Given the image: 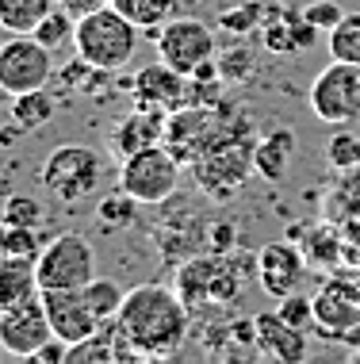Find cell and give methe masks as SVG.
<instances>
[{"instance_id": "2", "label": "cell", "mask_w": 360, "mask_h": 364, "mask_svg": "<svg viewBox=\"0 0 360 364\" xmlns=\"http://www.w3.org/2000/svg\"><path fill=\"white\" fill-rule=\"evenodd\" d=\"M138 35H142V27L131 23L115 4H108V8H96V12L77 19L73 50L77 58L96 65V70L115 73L123 65H131L134 50H138Z\"/></svg>"}, {"instance_id": "32", "label": "cell", "mask_w": 360, "mask_h": 364, "mask_svg": "<svg viewBox=\"0 0 360 364\" xmlns=\"http://www.w3.org/2000/svg\"><path fill=\"white\" fill-rule=\"evenodd\" d=\"M326 165L334 173L356 169V165H360V134H353V131L329 134V142H326Z\"/></svg>"}, {"instance_id": "14", "label": "cell", "mask_w": 360, "mask_h": 364, "mask_svg": "<svg viewBox=\"0 0 360 364\" xmlns=\"http://www.w3.org/2000/svg\"><path fill=\"white\" fill-rule=\"evenodd\" d=\"M43 307H46V318H50V326H54V338L70 341V346L92 338V333L100 330V318L92 314V307H89V299H84L81 288L43 291Z\"/></svg>"}, {"instance_id": "27", "label": "cell", "mask_w": 360, "mask_h": 364, "mask_svg": "<svg viewBox=\"0 0 360 364\" xmlns=\"http://www.w3.org/2000/svg\"><path fill=\"white\" fill-rule=\"evenodd\" d=\"M138 208L142 203L134 200L131 192H111V196H104L100 203H96V219H100L104 230H131L134 223H138Z\"/></svg>"}, {"instance_id": "45", "label": "cell", "mask_w": 360, "mask_h": 364, "mask_svg": "<svg viewBox=\"0 0 360 364\" xmlns=\"http://www.w3.org/2000/svg\"><path fill=\"white\" fill-rule=\"evenodd\" d=\"M356 360H360V349H356Z\"/></svg>"}, {"instance_id": "18", "label": "cell", "mask_w": 360, "mask_h": 364, "mask_svg": "<svg viewBox=\"0 0 360 364\" xmlns=\"http://www.w3.org/2000/svg\"><path fill=\"white\" fill-rule=\"evenodd\" d=\"M291 238H299V250H303L310 269H322V272L342 269V226L334 219L299 226V230H291Z\"/></svg>"}, {"instance_id": "43", "label": "cell", "mask_w": 360, "mask_h": 364, "mask_svg": "<svg viewBox=\"0 0 360 364\" xmlns=\"http://www.w3.org/2000/svg\"><path fill=\"white\" fill-rule=\"evenodd\" d=\"M353 277H356V284H360V269H356V272H353Z\"/></svg>"}, {"instance_id": "8", "label": "cell", "mask_w": 360, "mask_h": 364, "mask_svg": "<svg viewBox=\"0 0 360 364\" xmlns=\"http://www.w3.org/2000/svg\"><path fill=\"white\" fill-rule=\"evenodd\" d=\"M310 112L326 127H345L360 119V65L356 62H329L322 73L310 81Z\"/></svg>"}, {"instance_id": "5", "label": "cell", "mask_w": 360, "mask_h": 364, "mask_svg": "<svg viewBox=\"0 0 360 364\" xmlns=\"http://www.w3.org/2000/svg\"><path fill=\"white\" fill-rule=\"evenodd\" d=\"M173 288H177V295L192 314L207 307V303L230 307L241 295V269L238 261H230V253H200V257L184 261L177 269Z\"/></svg>"}, {"instance_id": "37", "label": "cell", "mask_w": 360, "mask_h": 364, "mask_svg": "<svg viewBox=\"0 0 360 364\" xmlns=\"http://www.w3.org/2000/svg\"><path fill=\"white\" fill-rule=\"evenodd\" d=\"M342 226V269L356 272L360 269V219H345Z\"/></svg>"}, {"instance_id": "38", "label": "cell", "mask_w": 360, "mask_h": 364, "mask_svg": "<svg viewBox=\"0 0 360 364\" xmlns=\"http://www.w3.org/2000/svg\"><path fill=\"white\" fill-rule=\"evenodd\" d=\"M207 242H211V245H207L211 253H230V250H234V242H238V226L227 223V219L215 223V226L207 230Z\"/></svg>"}, {"instance_id": "26", "label": "cell", "mask_w": 360, "mask_h": 364, "mask_svg": "<svg viewBox=\"0 0 360 364\" xmlns=\"http://www.w3.org/2000/svg\"><path fill=\"white\" fill-rule=\"evenodd\" d=\"M81 291H84V299H89L92 314L100 318V326H108V322H115V318H119V307H123L126 291H123L115 280H108V277H96V280H89V284H84Z\"/></svg>"}, {"instance_id": "29", "label": "cell", "mask_w": 360, "mask_h": 364, "mask_svg": "<svg viewBox=\"0 0 360 364\" xmlns=\"http://www.w3.org/2000/svg\"><path fill=\"white\" fill-rule=\"evenodd\" d=\"M326 46H329V58L360 65V12H345L342 23L329 27V31H326Z\"/></svg>"}, {"instance_id": "15", "label": "cell", "mask_w": 360, "mask_h": 364, "mask_svg": "<svg viewBox=\"0 0 360 364\" xmlns=\"http://www.w3.org/2000/svg\"><path fill=\"white\" fill-rule=\"evenodd\" d=\"M131 96L138 107H153V112H177V107H188V77L177 73L173 65H146V70L134 73L131 81Z\"/></svg>"}, {"instance_id": "21", "label": "cell", "mask_w": 360, "mask_h": 364, "mask_svg": "<svg viewBox=\"0 0 360 364\" xmlns=\"http://www.w3.org/2000/svg\"><path fill=\"white\" fill-rule=\"evenodd\" d=\"M322 219H334V223L360 219V165H356V169H342V173H337V181L329 184V192H326Z\"/></svg>"}, {"instance_id": "10", "label": "cell", "mask_w": 360, "mask_h": 364, "mask_svg": "<svg viewBox=\"0 0 360 364\" xmlns=\"http://www.w3.org/2000/svg\"><path fill=\"white\" fill-rule=\"evenodd\" d=\"M153 43H158L161 62L173 65V70L184 73V77H192L203 62H211V58L219 54L215 31H211L203 19H192V16H173L165 27H158Z\"/></svg>"}, {"instance_id": "33", "label": "cell", "mask_w": 360, "mask_h": 364, "mask_svg": "<svg viewBox=\"0 0 360 364\" xmlns=\"http://www.w3.org/2000/svg\"><path fill=\"white\" fill-rule=\"evenodd\" d=\"M215 62H219L222 85H241V81H249V77H253V65H257V58H253L249 46H230V50L215 54Z\"/></svg>"}, {"instance_id": "12", "label": "cell", "mask_w": 360, "mask_h": 364, "mask_svg": "<svg viewBox=\"0 0 360 364\" xmlns=\"http://www.w3.org/2000/svg\"><path fill=\"white\" fill-rule=\"evenodd\" d=\"M50 338H54V326H50V318H46L43 295H38V299H27V303H16V307H8V311H0V341H4L8 357L31 360Z\"/></svg>"}, {"instance_id": "31", "label": "cell", "mask_w": 360, "mask_h": 364, "mask_svg": "<svg viewBox=\"0 0 360 364\" xmlns=\"http://www.w3.org/2000/svg\"><path fill=\"white\" fill-rule=\"evenodd\" d=\"M43 219H46V208L35 200V196L8 192L4 211H0V223H16V226H43Z\"/></svg>"}, {"instance_id": "20", "label": "cell", "mask_w": 360, "mask_h": 364, "mask_svg": "<svg viewBox=\"0 0 360 364\" xmlns=\"http://www.w3.org/2000/svg\"><path fill=\"white\" fill-rule=\"evenodd\" d=\"M38 295H43V284H38L35 261H23V257L0 261V311L27 303V299H38Z\"/></svg>"}, {"instance_id": "17", "label": "cell", "mask_w": 360, "mask_h": 364, "mask_svg": "<svg viewBox=\"0 0 360 364\" xmlns=\"http://www.w3.org/2000/svg\"><path fill=\"white\" fill-rule=\"evenodd\" d=\"M165 119H169L165 112H153V107L134 104V112L123 115L119 127L111 131V157L123 161V157L138 154V150H146V146L165 142Z\"/></svg>"}, {"instance_id": "42", "label": "cell", "mask_w": 360, "mask_h": 364, "mask_svg": "<svg viewBox=\"0 0 360 364\" xmlns=\"http://www.w3.org/2000/svg\"><path fill=\"white\" fill-rule=\"evenodd\" d=\"M4 200H8V192H4V188H0V211H4Z\"/></svg>"}, {"instance_id": "1", "label": "cell", "mask_w": 360, "mask_h": 364, "mask_svg": "<svg viewBox=\"0 0 360 364\" xmlns=\"http://www.w3.org/2000/svg\"><path fill=\"white\" fill-rule=\"evenodd\" d=\"M188 322H192V311L184 307L177 288L142 284V288L126 291L115 326H119L123 341L134 349L138 360H165L184 346Z\"/></svg>"}, {"instance_id": "16", "label": "cell", "mask_w": 360, "mask_h": 364, "mask_svg": "<svg viewBox=\"0 0 360 364\" xmlns=\"http://www.w3.org/2000/svg\"><path fill=\"white\" fill-rule=\"evenodd\" d=\"M257 318V353L280 364H299L307 357V330H295L280 318V311H261Z\"/></svg>"}, {"instance_id": "25", "label": "cell", "mask_w": 360, "mask_h": 364, "mask_svg": "<svg viewBox=\"0 0 360 364\" xmlns=\"http://www.w3.org/2000/svg\"><path fill=\"white\" fill-rule=\"evenodd\" d=\"M50 238H43V226H16V223H0V253L4 257H23L35 261L43 253V245Z\"/></svg>"}, {"instance_id": "39", "label": "cell", "mask_w": 360, "mask_h": 364, "mask_svg": "<svg viewBox=\"0 0 360 364\" xmlns=\"http://www.w3.org/2000/svg\"><path fill=\"white\" fill-rule=\"evenodd\" d=\"M31 360H38V364H65V360H70V341H62V338H50L43 349L35 353Z\"/></svg>"}, {"instance_id": "36", "label": "cell", "mask_w": 360, "mask_h": 364, "mask_svg": "<svg viewBox=\"0 0 360 364\" xmlns=\"http://www.w3.org/2000/svg\"><path fill=\"white\" fill-rule=\"evenodd\" d=\"M299 12H303V19H307V23H315L318 31H329V27H337V23H342V16H345L337 0H310V4H303Z\"/></svg>"}, {"instance_id": "6", "label": "cell", "mask_w": 360, "mask_h": 364, "mask_svg": "<svg viewBox=\"0 0 360 364\" xmlns=\"http://www.w3.org/2000/svg\"><path fill=\"white\" fill-rule=\"evenodd\" d=\"M180 169L177 154L169 150L165 142L146 146V150L131 154L119 161V188L131 192L142 208H158V203L173 200L180 188Z\"/></svg>"}, {"instance_id": "28", "label": "cell", "mask_w": 360, "mask_h": 364, "mask_svg": "<svg viewBox=\"0 0 360 364\" xmlns=\"http://www.w3.org/2000/svg\"><path fill=\"white\" fill-rule=\"evenodd\" d=\"M295 19L299 12L295 8H280V16H265V31H261V43H265L268 54H295L299 43H295Z\"/></svg>"}, {"instance_id": "7", "label": "cell", "mask_w": 360, "mask_h": 364, "mask_svg": "<svg viewBox=\"0 0 360 364\" xmlns=\"http://www.w3.org/2000/svg\"><path fill=\"white\" fill-rule=\"evenodd\" d=\"M35 272L43 291L54 288H84L89 280H96V250L84 234H54L43 245V253L35 257Z\"/></svg>"}, {"instance_id": "34", "label": "cell", "mask_w": 360, "mask_h": 364, "mask_svg": "<svg viewBox=\"0 0 360 364\" xmlns=\"http://www.w3.org/2000/svg\"><path fill=\"white\" fill-rule=\"evenodd\" d=\"M276 311H280V318L288 322V326H295V330H315V295H303V291H291L284 295V299L276 303Z\"/></svg>"}, {"instance_id": "9", "label": "cell", "mask_w": 360, "mask_h": 364, "mask_svg": "<svg viewBox=\"0 0 360 364\" xmlns=\"http://www.w3.org/2000/svg\"><path fill=\"white\" fill-rule=\"evenodd\" d=\"M54 81V50H46L35 35H12L0 43V92L19 96Z\"/></svg>"}, {"instance_id": "40", "label": "cell", "mask_w": 360, "mask_h": 364, "mask_svg": "<svg viewBox=\"0 0 360 364\" xmlns=\"http://www.w3.org/2000/svg\"><path fill=\"white\" fill-rule=\"evenodd\" d=\"M58 4L65 8L73 19H81V16H89V12H96V8H108L111 0H58Z\"/></svg>"}, {"instance_id": "41", "label": "cell", "mask_w": 360, "mask_h": 364, "mask_svg": "<svg viewBox=\"0 0 360 364\" xmlns=\"http://www.w3.org/2000/svg\"><path fill=\"white\" fill-rule=\"evenodd\" d=\"M19 134H23V131H19V127L12 123V127H8V131H0V146H12V142L19 139Z\"/></svg>"}, {"instance_id": "3", "label": "cell", "mask_w": 360, "mask_h": 364, "mask_svg": "<svg viewBox=\"0 0 360 364\" xmlns=\"http://www.w3.org/2000/svg\"><path fill=\"white\" fill-rule=\"evenodd\" d=\"M104 176H108V161L100 157V150H92L84 142H65L46 154L43 169H38V184L58 203L73 208V203H81L84 196H92L100 188Z\"/></svg>"}, {"instance_id": "44", "label": "cell", "mask_w": 360, "mask_h": 364, "mask_svg": "<svg viewBox=\"0 0 360 364\" xmlns=\"http://www.w3.org/2000/svg\"><path fill=\"white\" fill-rule=\"evenodd\" d=\"M0 353H4V341H0Z\"/></svg>"}, {"instance_id": "30", "label": "cell", "mask_w": 360, "mask_h": 364, "mask_svg": "<svg viewBox=\"0 0 360 364\" xmlns=\"http://www.w3.org/2000/svg\"><path fill=\"white\" fill-rule=\"evenodd\" d=\"M73 35H77V19L65 12L62 4H54L50 12L43 16V23L35 27V38L46 46V50H54V54L62 50V46H70V43H73Z\"/></svg>"}, {"instance_id": "46", "label": "cell", "mask_w": 360, "mask_h": 364, "mask_svg": "<svg viewBox=\"0 0 360 364\" xmlns=\"http://www.w3.org/2000/svg\"><path fill=\"white\" fill-rule=\"evenodd\" d=\"M0 261H4V253H0Z\"/></svg>"}, {"instance_id": "24", "label": "cell", "mask_w": 360, "mask_h": 364, "mask_svg": "<svg viewBox=\"0 0 360 364\" xmlns=\"http://www.w3.org/2000/svg\"><path fill=\"white\" fill-rule=\"evenodd\" d=\"M111 4L119 8L131 23H138L142 31L158 35V27H165L173 16H180L184 0H111Z\"/></svg>"}, {"instance_id": "19", "label": "cell", "mask_w": 360, "mask_h": 364, "mask_svg": "<svg viewBox=\"0 0 360 364\" xmlns=\"http://www.w3.org/2000/svg\"><path fill=\"white\" fill-rule=\"evenodd\" d=\"M295 157V131L291 127H272L268 134L257 139V154H253V169L265 184H280L291 169Z\"/></svg>"}, {"instance_id": "13", "label": "cell", "mask_w": 360, "mask_h": 364, "mask_svg": "<svg viewBox=\"0 0 360 364\" xmlns=\"http://www.w3.org/2000/svg\"><path fill=\"white\" fill-rule=\"evenodd\" d=\"M307 272L310 264L295 242H265L257 250V280L272 299H284V295L299 291Z\"/></svg>"}, {"instance_id": "35", "label": "cell", "mask_w": 360, "mask_h": 364, "mask_svg": "<svg viewBox=\"0 0 360 364\" xmlns=\"http://www.w3.org/2000/svg\"><path fill=\"white\" fill-rule=\"evenodd\" d=\"M261 23H265V8H261L257 0H246L241 8H230V12L219 16V27H227V31H234V35H246Z\"/></svg>"}, {"instance_id": "23", "label": "cell", "mask_w": 360, "mask_h": 364, "mask_svg": "<svg viewBox=\"0 0 360 364\" xmlns=\"http://www.w3.org/2000/svg\"><path fill=\"white\" fill-rule=\"evenodd\" d=\"M58 0H0V31L8 35H35L43 16Z\"/></svg>"}, {"instance_id": "11", "label": "cell", "mask_w": 360, "mask_h": 364, "mask_svg": "<svg viewBox=\"0 0 360 364\" xmlns=\"http://www.w3.org/2000/svg\"><path fill=\"white\" fill-rule=\"evenodd\" d=\"M353 326H360V284L353 272L337 269L315 291V330L326 341H342Z\"/></svg>"}, {"instance_id": "22", "label": "cell", "mask_w": 360, "mask_h": 364, "mask_svg": "<svg viewBox=\"0 0 360 364\" xmlns=\"http://www.w3.org/2000/svg\"><path fill=\"white\" fill-rule=\"evenodd\" d=\"M54 112H58V100L46 92V88H35V92L12 96V123H16L23 134L43 131V127L54 119Z\"/></svg>"}, {"instance_id": "4", "label": "cell", "mask_w": 360, "mask_h": 364, "mask_svg": "<svg viewBox=\"0 0 360 364\" xmlns=\"http://www.w3.org/2000/svg\"><path fill=\"white\" fill-rule=\"evenodd\" d=\"M253 154H257L253 131L227 134V139H219L215 146H207L188 169L196 176L200 192H207L211 200H230L234 192H241V184L249 181V173H257L253 169Z\"/></svg>"}]
</instances>
